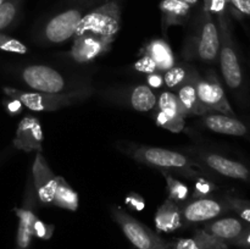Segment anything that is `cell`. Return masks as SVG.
Masks as SVG:
<instances>
[{"mask_svg": "<svg viewBox=\"0 0 250 249\" xmlns=\"http://www.w3.org/2000/svg\"><path fill=\"white\" fill-rule=\"evenodd\" d=\"M122 151L143 165L156 168L160 172H167L171 175H180L188 180L195 181L200 177L212 178L214 173L207 167L190 158L187 154L170 150L159 146L138 145V144H124Z\"/></svg>", "mask_w": 250, "mask_h": 249, "instance_id": "1", "label": "cell"}, {"mask_svg": "<svg viewBox=\"0 0 250 249\" xmlns=\"http://www.w3.org/2000/svg\"><path fill=\"white\" fill-rule=\"evenodd\" d=\"M19 78L32 92L48 94L95 90V88L83 77L67 76L49 65H27L19 70Z\"/></svg>", "mask_w": 250, "mask_h": 249, "instance_id": "2", "label": "cell"}, {"mask_svg": "<svg viewBox=\"0 0 250 249\" xmlns=\"http://www.w3.org/2000/svg\"><path fill=\"white\" fill-rule=\"evenodd\" d=\"M107 0H67L66 6L51 15L38 33L37 41L43 45L65 43L75 37L81 20L94 7Z\"/></svg>", "mask_w": 250, "mask_h": 249, "instance_id": "3", "label": "cell"}, {"mask_svg": "<svg viewBox=\"0 0 250 249\" xmlns=\"http://www.w3.org/2000/svg\"><path fill=\"white\" fill-rule=\"evenodd\" d=\"M220 34L214 16L204 7L194 17L187 36L183 55L188 60L212 63L219 59Z\"/></svg>", "mask_w": 250, "mask_h": 249, "instance_id": "4", "label": "cell"}, {"mask_svg": "<svg viewBox=\"0 0 250 249\" xmlns=\"http://www.w3.org/2000/svg\"><path fill=\"white\" fill-rule=\"evenodd\" d=\"M216 23L220 34V50L217 60L220 61L222 78L236 97L242 98L246 94V77L236 42L232 34L229 12L225 11L216 15Z\"/></svg>", "mask_w": 250, "mask_h": 249, "instance_id": "5", "label": "cell"}, {"mask_svg": "<svg viewBox=\"0 0 250 249\" xmlns=\"http://www.w3.org/2000/svg\"><path fill=\"white\" fill-rule=\"evenodd\" d=\"M121 24V5L119 0H107L90 10L78 23L75 36L94 34L114 43Z\"/></svg>", "mask_w": 250, "mask_h": 249, "instance_id": "6", "label": "cell"}, {"mask_svg": "<svg viewBox=\"0 0 250 249\" xmlns=\"http://www.w3.org/2000/svg\"><path fill=\"white\" fill-rule=\"evenodd\" d=\"M2 92L6 97L16 98L23 104L24 107L32 111H58L63 107L72 106L84 102L92 97L95 90H84V92L67 93V94H48V93L32 92V90H21L17 88L4 87Z\"/></svg>", "mask_w": 250, "mask_h": 249, "instance_id": "7", "label": "cell"}, {"mask_svg": "<svg viewBox=\"0 0 250 249\" xmlns=\"http://www.w3.org/2000/svg\"><path fill=\"white\" fill-rule=\"evenodd\" d=\"M186 150L190 158L202 164L210 172H215L231 180L250 182V167L242 161L234 160L229 156L200 146H189Z\"/></svg>", "mask_w": 250, "mask_h": 249, "instance_id": "8", "label": "cell"}, {"mask_svg": "<svg viewBox=\"0 0 250 249\" xmlns=\"http://www.w3.org/2000/svg\"><path fill=\"white\" fill-rule=\"evenodd\" d=\"M100 97L112 104L129 107L139 112L154 111L158 102L154 89L146 84L107 88L100 92Z\"/></svg>", "mask_w": 250, "mask_h": 249, "instance_id": "9", "label": "cell"}, {"mask_svg": "<svg viewBox=\"0 0 250 249\" xmlns=\"http://www.w3.org/2000/svg\"><path fill=\"white\" fill-rule=\"evenodd\" d=\"M111 215L121 227L125 236L137 249H166V242L159 234L125 212L121 208L112 207Z\"/></svg>", "mask_w": 250, "mask_h": 249, "instance_id": "10", "label": "cell"}, {"mask_svg": "<svg viewBox=\"0 0 250 249\" xmlns=\"http://www.w3.org/2000/svg\"><path fill=\"white\" fill-rule=\"evenodd\" d=\"M38 199H37L36 189L31 173L27 177L26 189H24L22 205L15 209V214L19 217V227L16 234V247L15 249H31L32 239H33V226L38 219L36 211Z\"/></svg>", "mask_w": 250, "mask_h": 249, "instance_id": "11", "label": "cell"}, {"mask_svg": "<svg viewBox=\"0 0 250 249\" xmlns=\"http://www.w3.org/2000/svg\"><path fill=\"white\" fill-rule=\"evenodd\" d=\"M195 87H197V94L200 104L207 109L209 114L221 112V114L237 116L225 94L224 87L217 78L216 73L209 71L205 76L199 75L195 82Z\"/></svg>", "mask_w": 250, "mask_h": 249, "instance_id": "12", "label": "cell"}, {"mask_svg": "<svg viewBox=\"0 0 250 249\" xmlns=\"http://www.w3.org/2000/svg\"><path fill=\"white\" fill-rule=\"evenodd\" d=\"M183 224L194 225L209 222L231 212L226 199L216 198H195L180 205Z\"/></svg>", "mask_w": 250, "mask_h": 249, "instance_id": "13", "label": "cell"}, {"mask_svg": "<svg viewBox=\"0 0 250 249\" xmlns=\"http://www.w3.org/2000/svg\"><path fill=\"white\" fill-rule=\"evenodd\" d=\"M31 176L39 204L43 207L53 205L56 189V176L49 167L42 151L36 154Z\"/></svg>", "mask_w": 250, "mask_h": 249, "instance_id": "14", "label": "cell"}, {"mask_svg": "<svg viewBox=\"0 0 250 249\" xmlns=\"http://www.w3.org/2000/svg\"><path fill=\"white\" fill-rule=\"evenodd\" d=\"M199 124L204 128L215 133L250 139L249 124L242 121L237 116H231L221 112H210L204 116H200Z\"/></svg>", "mask_w": 250, "mask_h": 249, "instance_id": "15", "label": "cell"}, {"mask_svg": "<svg viewBox=\"0 0 250 249\" xmlns=\"http://www.w3.org/2000/svg\"><path fill=\"white\" fill-rule=\"evenodd\" d=\"M73 44L70 50V58L78 63L92 62L99 56L110 50L111 44L94 34H81L73 37Z\"/></svg>", "mask_w": 250, "mask_h": 249, "instance_id": "16", "label": "cell"}, {"mask_svg": "<svg viewBox=\"0 0 250 249\" xmlns=\"http://www.w3.org/2000/svg\"><path fill=\"white\" fill-rule=\"evenodd\" d=\"M43 129L41 122L36 116L27 115L20 121L15 133L12 146L19 150L31 153V151H42L43 144Z\"/></svg>", "mask_w": 250, "mask_h": 249, "instance_id": "17", "label": "cell"}, {"mask_svg": "<svg viewBox=\"0 0 250 249\" xmlns=\"http://www.w3.org/2000/svg\"><path fill=\"white\" fill-rule=\"evenodd\" d=\"M247 226H248V224H246L239 217L227 216L219 217V219L207 222L203 229L211 234V236L216 237V238L221 239V241L232 246L239 238V236L243 233Z\"/></svg>", "mask_w": 250, "mask_h": 249, "instance_id": "18", "label": "cell"}, {"mask_svg": "<svg viewBox=\"0 0 250 249\" xmlns=\"http://www.w3.org/2000/svg\"><path fill=\"white\" fill-rule=\"evenodd\" d=\"M229 244L211 236L204 229H198L189 238H176L166 242V249H229Z\"/></svg>", "mask_w": 250, "mask_h": 249, "instance_id": "19", "label": "cell"}, {"mask_svg": "<svg viewBox=\"0 0 250 249\" xmlns=\"http://www.w3.org/2000/svg\"><path fill=\"white\" fill-rule=\"evenodd\" d=\"M161 23L164 31L171 26H185L188 23L192 11V5L181 0H161Z\"/></svg>", "mask_w": 250, "mask_h": 249, "instance_id": "20", "label": "cell"}, {"mask_svg": "<svg viewBox=\"0 0 250 249\" xmlns=\"http://www.w3.org/2000/svg\"><path fill=\"white\" fill-rule=\"evenodd\" d=\"M154 222H155V227L158 232L170 233V232L177 231L178 228H181L185 225L183 224L182 215H181L180 204L167 198L156 211Z\"/></svg>", "mask_w": 250, "mask_h": 249, "instance_id": "21", "label": "cell"}, {"mask_svg": "<svg viewBox=\"0 0 250 249\" xmlns=\"http://www.w3.org/2000/svg\"><path fill=\"white\" fill-rule=\"evenodd\" d=\"M199 75L195 78H193V80H190L189 82L181 85L176 90V95H177V99L180 102L181 106H182L183 114H185L186 117L204 116V115L209 114L207 109L200 104L199 99H198L195 82H197V78L199 77Z\"/></svg>", "mask_w": 250, "mask_h": 249, "instance_id": "22", "label": "cell"}, {"mask_svg": "<svg viewBox=\"0 0 250 249\" xmlns=\"http://www.w3.org/2000/svg\"><path fill=\"white\" fill-rule=\"evenodd\" d=\"M144 53L150 56L156 63L159 72H165L176 65V58L172 49L164 39H153L144 48Z\"/></svg>", "mask_w": 250, "mask_h": 249, "instance_id": "23", "label": "cell"}, {"mask_svg": "<svg viewBox=\"0 0 250 249\" xmlns=\"http://www.w3.org/2000/svg\"><path fill=\"white\" fill-rule=\"evenodd\" d=\"M164 84L168 90H177L181 85L197 77L199 72L197 68L188 63H176L167 71L163 72Z\"/></svg>", "mask_w": 250, "mask_h": 249, "instance_id": "24", "label": "cell"}, {"mask_svg": "<svg viewBox=\"0 0 250 249\" xmlns=\"http://www.w3.org/2000/svg\"><path fill=\"white\" fill-rule=\"evenodd\" d=\"M53 205L61 209L70 210V211H76L78 209L77 192L61 176H56V189Z\"/></svg>", "mask_w": 250, "mask_h": 249, "instance_id": "25", "label": "cell"}, {"mask_svg": "<svg viewBox=\"0 0 250 249\" xmlns=\"http://www.w3.org/2000/svg\"><path fill=\"white\" fill-rule=\"evenodd\" d=\"M156 109L163 112L164 115H166L172 121L185 124L186 116L183 114L182 106L178 102L176 93L171 92V90L161 92L158 98V102H156Z\"/></svg>", "mask_w": 250, "mask_h": 249, "instance_id": "26", "label": "cell"}, {"mask_svg": "<svg viewBox=\"0 0 250 249\" xmlns=\"http://www.w3.org/2000/svg\"><path fill=\"white\" fill-rule=\"evenodd\" d=\"M23 0H5L0 5V32L10 28L16 22Z\"/></svg>", "mask_w": 250, "mask_h": 249, "instance_id": "27", "label": "cell"}, {"mask_svg": "<svg viewBox=\"0 0 250 249\" xmlns=\"http://www.w3.org/2000/svg\"><path fill=\"white\" fill-rule=\"evenodd\" d=\"M165 177L166 183H167V192H168V199L173 200L177 204H183L187 202L188 197H189V188L181 182L180 180L173 177V175L167 172H161Z\"/></svg>", "mask_w": 250, "mask_h": 249, "instance_id": "28", "label": "cell"}, {"mask_svg": "<svg viewBox=\"0 0 250 249\" xmlns=\"http://www.w3.org/2000/svg\"><path fill=\"white\" fill-rule=\"evenodd\" d=\"M224 198L226 199L227 204L229 205L231 212H234L239 219L250 225V200L232 194L225 195Z\"/></svg>", "mask_w": 250, "mask_h": 249, "instance_id": "29", "label": "cell"}, {"mask_svg": "<svg viewBox=\"0 0 250 249\" xmlns=\"http://www.w3.org/2000/svg\"><path fill=\"white\" fill-rule=\"evenodd\" d=\"M0 50L6 51V53L20 54V55H24L28 53V48L26 44H23L19 39H15L2 33H0Z\"/></svg>", "mask_w": 250, "mask_h": 249, "instance_id": "30", "label": "cell"}, {"mask_svg": "<svg viewBox=\"0 0 250 249\" xmlns=\"http://www.w3.org/2000/svg\"><path fill=\"white\" fill-rule=\"evenodd\" d=\"M217 187L215 183H212L209 178L200 177L195 180L194 183V190H193L192 199L195 198H204L211 194L214 190H216Z\"/></svg>", "mask_w": 250, "mask_h": 249, "instance_id": "31", "label": "cell"}, {"mask_svg": "<svg viewBox=\"0 0 250 249\" xmlns=\"http://www.w3.org/2000/svg\"><path fill=\"white\" fill-rule=\"evenodd\" d=\"M154 119L158 126L163 127V128L167 129V131L173 132V133H180L181 131H183L185 128V124H180V122L172 121V120L168 119L166 115H164L163 112L159 111L158 109L154 110Z\"/></svg>", "mask_w": 250, "mask_h": 249, "instance_id": "32", "label": "cell"}, {"mask_svg": "<svg viewBox=\"0 0 250 249\" xmlns=\"http://www.w3.org/2000/svg\"><path fill=\"white\" fill-rule=\"evenodd\" d=\"M133 68L138 72L144 73V75H150V73L159 72L158 67H156V63L154 62L153 59L149 55H146V53L142 55V58L139 60H137L133 63Z\"/></svg>", "mask_w": 250, "mask_h": 249, "instance_id": "33", "label": "cell"}, {"mask_svg": "<svg viewBox=\"0 0 250 249\" xmlns=\"http://www.w3.org/2000/svg\"><path fill=\"white\" fill-rule=\"evenodd\" d=\"M53 232H54L53 225L44 224V222L39 219L36 220L33 226L34 236L38 237V238L41 239H49L51 237V234H53Z\"/></svg>", "mask_w": 250, "mask_h": 249, "instance_id": "34", "label": "cell"}, {"mask_svg": "<svg viewBox=\"0 0 250 249\" xmlns=\"http://www.w3.org/2000/svg\"><path fill=\"white\" fill-rule=\"evenodd\" d=\"M227 5H229V2L226 0H205L203 7L208 10L212 16H216L221 12L227 11Z\"/></svg>", "mask_w": 250, "mask_h": 249, "instance_id": "35", "label": "cell"}, {"mask_svg": "<svg viewBox=\"0 0 250 249\" xmlns=\"http://www.w3.org/2000/svg\"><path fill=\"white\" fill-rule=\"evenodd\" d=\"M127 207L131 208L132 210H136V211H142V210L146 208V200L142 195H139L138 193L131 192L127 194L126 199H125Z\"/></svg>", "mask_w": 250, "mask_h": 249, "instance_id": "36", "label": "cell"}, {"mask_svg": "<svg viewBox=\"0 0 250 249\" xmlns=\"http://www.w3.org/2000/svg\"><path fill=\"white\" fill-rule=\"evenodd\" d=\"M2 103H4L5 110H6L11 116L19 115L23 111V107H24L23 104H22L19 99H16V98L6 97V99H5Z\"/></svg>", "mask_w": 250, "mask_h": 249, "instance_id": "37", "label": "cell"}, {"mask_svg": "<svg viewBox=\"0 0 250 249\" xmlns=\"http://www.w3.org/2000/svg\"><path fill=\"white\" fill-rule=\"evenodd\" d=\"M146 84L151 89H160L164 87V75L163 72H154L150 75H146Z\"/></svg>", "mask_w": 250, "mask_h": 249, "instance_id": "38", "label": "cell"}, {"mask_svg": "<svg viewBox=\"0 0 250 249\" xmlns=\"http://www.w3.org/2000/svg\"><path fill=\"white\" fill-rule=\"evenodd\" d=\"M229 4L239 14L250 16V0H231Z\"/></svg>", "mask_w": 250, "mask_h": 249, "instance_id": "39", "label": "cell"}, {"mask_svg": "<svg viewBox=\"0 0 250 249\" xmlns=\"http://www.w3.org/2000/svg\"><path fill=\"white\" fill-rule=\"evenodd\" d=\"M232 246H236L242 249H250V225L247 226L243 233L239 236V238Z\"/></svg>", "mask_w": 250, "mask_h": 249, "instance_id": "40", "label": "cell"}, {"mask_svg": "<svg viewBox=\"0 0 250 249\" xmlns=\"http://www.w3.org/2000/svg\"><path fill=\"white\" fill-rule=\"evenodd\" d=\"M14 146L10 145L0 151V166H2L7 160H9V158L12 155V153H14Z\"/></svg>", "mask_w": 250, "mask_h": 249, "instance_id": "41", "label": "cell"}, {"mask_svg": "<svg viewBox=\"0 0 250 249\" xmlns=\"http://www.w3.org/2000/svg\"><path fill=\"white\" fill-rule=\"evenodd\" d=\"M181 1H185V2H187V4H189V5H194V4H197L198 2V0H181Z\"/></svg>", "mask_w": 250, "mask_h": 249, "instance_id": "42", "label": "cell"}, {"mask_svg": "<svg viewBox=\"0 0 250 249\" xmlns=\"http://www.w3.org/2000/svg\"><path fill=\"white\" fill-rule=\"evenodd\" d=\"M4 1H5V0H0V5H1Z\"/></svg>", "mask_w": 250, "mask_h": 249, "instance_id": "43", "label": "cell"}, {"mask_svg": "<svg viewBox=\"0 0 250 249\" xmlns=\"http://www.w3.org/2000/svg\"><path fill=\"white\" fill-rule=\"evenodd\" d=\"M226 1H227V2H229V1H231V0H226Z\"/></svg>", "mask_w": 250, "mask_h": 249, "instance_id": "44", "label": "cell"}]
</instances>
